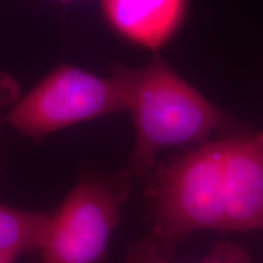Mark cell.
I'll use <instances>...</instances> for the list:
<instances>
[{
	"label": "cell",
	"instance_id": "30bf717a",
	"mask_svg": "<svg viewBox=\"0 0 263 263\" xmlns=\"http://www.w3.org/2000/svg\"><path fill=\"white\" fill-rule=\"evenodd\" d=\"M58 2H61V3H68V2H73V0H58Z\"/></svg>",
	"mask_w": 263,
	"mask_h": 263
},
{
	"label": "cell",
	"instance_id": "ba28073f",
	"mask_svg": "<svg viewBox=\"0 0 263 263\" xmlns=\"http://www.w3.org/2000/svg\"><path fill=\"white\" fill-rule=\"evenodd\" d=\"M20 85L11 74L2 72L0 73V122L3 121L2 114L5 108H10L20 98ZM2 173V167H0Z\"/></svg>",
	"mask_w": 263,
	"mask_h": 263
},
{
	"label": "cell",
	"instance_id": "277c9868",
	"mask_svg": "<svg viewBox=\"0 0 263 263\" xmlns=\"http://www.w3.org/2000/svg\"><path fill=\"white\" fill-rule=\"evenodd\" d=\"M233 199L226 232L263 230V132L226 134Z\"/></svg>",
	"mask_w": 263,
	"mask_h": 263
},
{
	"label": "cell",
	"instance_id": "7a4b0ae2",
	"mask_svg": "<svg viewBox=\"0 0 263 263\" xmlns=\"http://www.w3.org/2000/svg\"><path fill=\"white\" fill-rule=\"evenodd\" d=\"M134 177L126 167L104 172L85 168L51 212L41 263H100L118 226Z\"/></svg>",
	"mask_w": 263,
	"mask_h": 263
},
{
	"label": "cell",
	"instance_id": "9c48e42d",
	"mask_svg": "<svg viewBox=\"0 0 263 263\" xmlns=\"http://www.w3.org/2000/svg\"><path fill=\"white\" fill-rule=\"evenodd\" d=\"M0 263H14V261H10V259L0 258Z\"/></svg>",
	"mask_w": 263,
	"mask_h": 263
},
{
	"label": "cell",
	"instance_id": "6da1fadb",
	"mask_svg": "<svg viewBox=\"0 0 263 263\" xmlns=\"http://www.w3.org/2000/svg\"><path fill=\"white\" fill-rule=\"evenodd\" d=\"M126 110L136 129V146L124 167L134 178L147 177L161 151L203 143L215 133L235 130L234 122L156 54L143 67L115 65Z\"/></svg>",
	"mask_w": 263,
	"mask_h": 263
},
{
	"label": "cell",
	"instance_id": "8992f818",
	"mask_svg": "<svg viewBox=\"0 0 263 263\" xmlns=\"http://www.w3.org/2000/svg\"><path fill=\"white\" fill-rule=\"evenodd\" d=\"M50 226L51 213L24 211L0 203V258L15 262L39 251Z\"/></svg>",
	"mask_w": 263,
	"mask_h": 263
},
{
	"label": "cell",
	"instance_id": "3957f363",
	"mask_svg": "<svg viewBox=\"0 0 263 263\" xmlns=\"http://www.w3.org/2000/svg\"><path fill=\"white\" fill-rule=\"evenodd\" d=\"M126 110L122 83L111 72L100 77L61 64L9 108L3 121L39 140L74 124Z\"/></svg>",
	"mask_w": 263,
	"mask_h": 263
},
{
	"label": "cell",
	"instance_id": "52a82bcc",
	"mask_svg": "<svg viewBox=\"0 0 263 263\" xmlns=\"http://www.w3.org/2000/svg\"><path fill=\"white\" fill-rule=\"evenodd\" d=\"M124 263H180L162 254L146 236L137 240L128 249ZM197 263H254L249 252L236 242L223 240L213 246L209 255Z\"/></svg>",
	"mask_w": 263,
	"mask_h": 263
},
{
	"label": "cell",
	"instance_id": "5b68a950",
	"mask_svg": "<svg viewBox=\"0 0 263 263\" xmlns=\"http://www.w3.org/2000/svg\"><path fill=\"white\" fill-rule=\"evenodd\" d=\"M99 8L117 37L157 51L182 27L188 0H99Z\"/></svg>",
	"mask_w": 263,
	"mask_h": 263
}]
</instances>
